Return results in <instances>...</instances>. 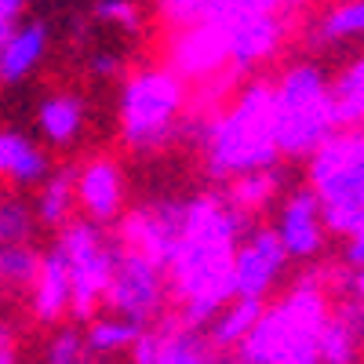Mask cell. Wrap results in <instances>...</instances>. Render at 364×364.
<instances>
[{
	"label": "cell",
	"instance_id": "cell-19",
	"mask_svg": "<svg viewBox=\"0 0 364 364\" xmlns=\"http://www.w3.org/2000/svg\"><path fill=\"white\" fill-rule=\"evenodd\" d=\"M73 186H77V171L73 168H63V171L51 175V182L41 193V223H48V226L66 223L70 204H73Z\"/></svg>",
	"mask_w": 364,
	"mask_h": 364
},
{
	"label": "cell",
	"instance_id": "cell-9",
	"mask_svg": "<svg viewBox=\"0 0 364 364\" xmlns=\"http://www.w3.org/2000/svg\"><path fill=\"white\" fill-rule=\"evenodd\" d=\"M299 0H157L164 22L186 29L197 22H237L252 15H284Z\"/></svg>",
	"mask_w": 364,
	"mask_h": 364
},
{
	"label": "cell",
	"instance_id": "cell-8",
	"mask_svg": "<svg viewBox=\"0 0 364 364\" xmlns=\"http://www.w3.org/2000/svg\"><path fill=\"white\" fill-rule=\"evenodd\" d=\"M219 70H230L226 26L223 22L186 26L171 44V73L175 77H211Z\"/></svg>",
	"mask_w": 364,
	"mask_h": 364
},
{
	"label": "cell",
	"instance_id": "cell-7",
	"mask_svg": "<svg viewBox=\"0 0 364 364\" xmlns=\"http://www.w3.org/2000/svg\"><path fill=\"white\" fill-rule=\"evenodd\" d=\"M288 266V252L281 245L277 230H255L245 245L233 248V266H230V284L233 295H248L266 302L273 284L281 281Z\"/></svg>",
	"mask_w": 364,
	"mask_h": 364
},
{
	"label": "cell",
	"instance_id": "cell-10",
	"mask_svg": "<svg viewBox=\"0 0 364 364\" xmlns=\"http://www.w3.org/2000/svg\"><path fill=\"white\" fill-rule=\"evenodd\" d=\"M226 26V51H230V70L245 73L255 63L269 58L284 41V18L281 15H252V18H237L223 22Z\"/></svg>",
	"mask_w": 364,
	"mask_h": 364
},
{
	"label": "cell",
	"instance_id": "cell-1",
	"mask_svg": "<svg viewBox=\"0 0 364 364\" xmlns=\"http://www.w3.org/2000/svg\"><path fill=\"white\" fill-rule=\"evenodd\" d=\"M245 215L226 204V197L186 200L182 226L168 259V288L190 328H200L233 295L230 266Z\"/></svg>",
	"mask_w": 364,
	"mask_h": 364
},
{
	"label": "cell",
	"instance_id": "cell-12",
	"mask_svg": "<svg viewBox=\"0 0 364 364\" xmlns=\"http://www.w3.org/2000/svg\"><path fill=\"white\" fill-rule=\"evenodd\" d=\"M73 197L95 223H113L120 215V197H124V182H120V168L113 161H95L84 171H77Z\"/></svg>",
	"mask_w": 364,
	"mask_h": 364
},
{
	"label": "cell",
	"instance_id": "cell-18",
	"mask_svg": "<svg viewBox=\"0 0 364 364\" xmlns=\"http://www.w3.org/2000/svg\"><path fill=\"white\" fill-rule=\"evenodd\" d=\"M360 29H364V4H360V0H343L339 8H331L321 18L314 41L317 44H339L346 37H357Z\"/></svg>",
	"mask_w": 364,
	"mask_h": 364
},
{
	"label": "cell",
	"instance_id": "cell-2",
	"mask_svg": "<svg viewBox=\"0 0 364 364\" xmlns=\"http://www.w3.org/2000/svg\"><path fill=\"white\" fill-rule=\"evenodd\" d=\"M273 139V87L248 84L215 124L208 128V171L215 178H233L245 171H262L277 161Z\"/></svg>",
	"mask_w": 364,
	"mask_h": 364
},
{
	"label": "cell",
	"instance_id": "cell-23",
	"mask_svg": "<svg viewBox=\"0 0 364 364\" xmlns=\"http://www.w3.org/2000/svg\"><path fill=\"white\" fill-rule=\"evenodd\" d=\"M91 70H95L99 77H113V73L120 70V63H117V55H95V63H91Z\"/></svg>",
	"mask_w": 364,
	"mask_h": 364
},
{
	"label": "cell",
	"instance_id": "cell-4",
	"mask_svg": "<svg viewBox=\"0 0 364 364\" xmlns=\"http://www.w3.org/2000/svg\"><path fill=\"white\" fill-rule=\"evenodd\" d=\"M336 132L339 128L328 102L324 73L310 63L291 66L273 87V139H277V154L310 157Z\"/></svg>",
	"mask_w": 364,
	"mask_h": 364
},
{
	"label": "cell",
	"instance_id": "cell-5",
	"mask_svg": "<svg viewBox=\"0 0 364 364\" xmlns=\"http://www.w3.org/2000/svg\"><path fill=\"white\" fill-rule=\"evenodd\" d=\"M182 106V77L171 70H146L128 80L124 99H120V132L124 142L139 154L161 149L171 132Z\"/></svg>",
	"mask_w": 364,
	"mask_h": 364
},
{
	"label": "cell",
	"instance_id": "cell-22",
	"mask_svg": "<svg viewBox=\"0 0 364 364\" xmlns=\"http://www.w3.org/2000/svg\"><path fill=\"white\" fill-rule=\"evenodd\" d=\"M22 8H26V0H0V41H4L11 29H15Z\"/></svg>",
	"mask_w": 364,
	"mask_h": 364
},
{
	"label": "cell",
	"instance_id": "cell-20",
	"mask_svg": "<svg viewBox=\"0 0 364 364\" xmlns=\"http://www.w3.org/2000/svg\"><path fill=\"white\" fill-rule=\"evenodd\" d=\"M33 237V215L22 200H0V248L26 245Z\"/></svg>",
	"mask_w": 364,
	"mask_h": 364
},
{
	"label": "cell",
	"instance_id": "cell-11",
	"mask_svg": "<svg viewBox=\"0 0 364 364\" xmlns=\"http://www.w3.org/2000/svg\"><path fill=\"white\" fill-rule=\"evenodd\" d=\"M277 237L288 252V259H310L324 245V223H321V204L314 190H295L281 211V226Z\"/></svg>",
	"mask_w": 364,
	"mask_h": 364
},
{
	"label": "cell",
	"instance_id": "cell-21",
	"mask_svg": "<svg viewBox=\"0 0 364 364\" xmlns=\"http://www.w3.org/2000/svg\"><path fill=\"white\" fill-rule=\"evenodd\" d=\"M95 15H99V18H106V22L124 26L128 33H135V29H139V8L132 4V0H99Z\"/></svg>",
	"mask_w": 364,
	"mask_h": 364
},
{
	"label": "cell",
	"instance_id": "cell-3",
	"mask_svg": "<svg viewBox=\"0 0 364 364\" xmlns=\"http://www.w3.org/2000/svg\"><path fill=\"white\" fill-rule=\"evenodd\" d=\"M310 190L331 233H364V139L357 128L328 135L310 154Z\"/></svg>",
	"mask_w": 364,
	"mask_h": 364
},
{
	"label": "cell",
	"instance_id": "cell-15",
	"mask_svg": "<svg viewBox=\"0 0 364 364\" xmlns=\"http://www.w3.org/2000/svg\"><path fill=\"white\" fill-rule=\"evenodd\" d=\"M0 175H11L15 182H37L48 175V157L22 135H0Z\"/></svg>",
	"mask_w": 364,
	"mask_h": 364
},
{
	"label": "cell",
	"instance_id": "cell-13",
	"mask_svg": "<svg viewBox=\"0 0 364 364\" xmlns=\"http://www.w3.org/2000/svg\"><path fill=\"white\" fill-rule=\"evenodd\" d=\"M44 48H48V29L41 22L15 26L11 33L0 41V80L4 84L22 80L44 58Z\"/></svg>",
	"mask_w": 364,
	"mask_h": 364
},
{
	"label": "cell",
	"instance_id": "cell-14",
	"mask_svg": "<svg viewBox=\"0 0 364 364\" xmlns=\"http://www.w3.org/2000/svg\"><path fill=\"white\" fill-rule=\"evenodd\" d=\"M328 102L331 113H336V128H360L364 120V63L353 58V63L336 77V84H328Z\"/></svg>",
	"mask_w": 364,
	"mask_h": 364
},
{
	"label": "cell",
	"instance_id": "cell-6",
	"mask_svg": "<svg viewBox=\"0 0 364 364\" xmlns=\"http://www.w3.org/2000/svg\"><path fill=\"white\" fill-rule=\"evenodd\" d=\"M58 248H63L66 269H70V321L80 328L91 321V314L102 302V291L113 273L117 240L99 233L95 223H73L66 226Z\"/></svg>",
	"mask_w": 364,
	"mask_h": 364
},
{
	"label": "cell",
	"instance_id": "cell-16",
	"mask_svg": "<svg viewBox=\"0 0 364 364\" xmlns=\"http://www.w3.org/2000/svg\"><path fill=\"white\" fill-rule=\"evenodd\" d=\"M273 193H277V175H273V168L245 171V175H233V178H230L226 204H230V208H237L240 215H248V211L266 208Z\"/></svg>",
	"mask_w": 364,
	"mask_h": 364
},
{
	"label": "cell",
	"instance_id": "cell-17",
	"mask_svg": "<svg viewBox=\"0 0 364 364\" xmlns=\"http://www.w3.org/2000/svg\"><path fill=\"white\" fill-rule=\"evenodd\" d=\"M84 124V106L73 95H55L41 106V128L51 142H73Z\"/></svg>",
	"mask_w": 364,
	"mask_h": 364
}]
</instances>
